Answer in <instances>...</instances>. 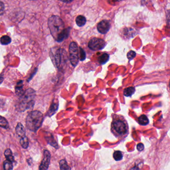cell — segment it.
<instances>
[{
  "instance_id": "cell-9",
  "label": "cell",
  "mask_w": 170,
  "mask_h": 170,
  "mask_svg": "<svg viewBox=\"0 0 170 170\" xmlns=\"http://www.w3.org/2000/svg\"><path fill=\"white\" fill-rule=\"evenodd\" d=\"M63 49H58L56 50L55 53V55H54V58H55V65L56 67L58 68H59L61 64H62V55H63Z\"/></svg>"
},
{
  "instance_id": "cell-21",
  "label": "cell",
  "mask_w": 170,
  "mask_h": 170,
  "mask_svg": "<svg viewBox=\"0 0 170 170\" xmlns=\"http://www.w3.org/2000/svg\"><path fill=\"white\" fill-rule=\"evenodd\" d=\"M3 168L4 170H13V163L9 161H5L3 163Z\"/></svg>"
},
{
  "instance_id": "cell-27",
  "label": "cell",
  "mask_w": 170,
  "mask_h": 170,
  "mask_svg": "<svg viewBox=\"0 0 170 170\" xmlns=\"http://www.w3.org/2000/svg\"><path fill=\"white\" fill-rule=\"evenodd\" d=\"M137 149L139 151H142L144 149V146L143 144L142 143H140L138 144V145H137Z\"/></svg>"
},
{
  "instance_id": "cell-26",
  "label": "cell",
  "mask_w": 170,
  "mask_h": 170,
  "mask_svg": "<svg viewBox=\"0 0 170 170\" xmlns=\"http://www.w3.org/2000/svg\"><path fill=\"white\" fill-rule=\"evenodd\" d=\"M136 56V53L135 51H130L129 52H128V53H127V58H128V59L131 61L132 59H133Z\"/></svg>"
},
{
  "instance_id": "cell-8",
  "label": "cell",
  "mask_w": 170,
  "mask_h": 170,
  "mask_svg": "<svg viewBox=\"0 0 170 170\" xmlns=\"http://www.w3.org/2000/svg\"><path fill=\"white\" fill-rule=\"evenodd\" d=\"M110 24L107 20L100 21L97 25V30L101 34H106L109 31Z\"/></svg>"
},
{
  "instance_id": "cell-10",
  "label": "cell",
  "mask_w": 170,
  "mask_h": 170,
  "mask_svg": "<svg viewBox=\"0 0 170 170\" xmlns=\"http://www.w3.org/2000/svg\"><path fill=\"white\" fill-rule=\"evenodd\" d=\"M70 30H71L70 28H68L64 29L62 31V33L58 36V38L56 39V41L58 42H62L63 40L68 38L69 36Z\"/></svg>"
},
{
  "instance_id": "cell-15",
  "label": "cell",
  "mask_w": 170,
  "mask_h": 170,
  "mask_svg": "<svg viewBox=\"0 0 170 170\" xmlns=\"http://www.w3.org/2000/svg\"><path fill=\"white\" fill-rule=\"evenodd\" d=\"M4 155L7 160L13 163L14 161V157L13 155V153L11 150L10 149H6L4 152Z\"/></svg>"
},
{
  "instance_id": "cell-2",
  "label": "cell",
  "mask_w": 170,
  "mask_h": 170,
  "mask_svg": "<svg viewBox=\"0 0 170 170\" xmlns=\"http://www.w3.org/2000/svg\"><path fill=\"white\" fill-rule=\"evenodd\" d=\"M44 120L41 112L34 110L29 113L26 118V126L30 131L36 132L41 127Z\"/></svg>"
},
{
  "instance_id": "cell-25",
  "label": "cell",
  "mask_w": 170,
  "mask_h": 170,
  "mask_svg": "<svg viewBox=\"0 0 170 170\" xmlns=\"http://www.w3.org/2000/svg\"><path fill=\"white\" fill-rule=\"evenodd\" d=\"M79 60L81 61H82L83 60H85L86 58V54L85 51L83 50L82 47H79Z\"/></svg>"
},
{
  "instance_id": "cell-5",
  "label": "cell",
  "mask_w": 170,
  "mask_h": 170,
  "mask_svg": "<svg viewBox=\"0 0 170 170\" xmlns=\"http://www.w3.org/2000/svg\"><path fill=\"white\" fill-rule=\"evenodd\" d=\"M69 59L70 63L73 67H76L78 63L79 49L76 42H72L69 47Z\"/></svg>"
},
{
  "instance_id": "cell-3",
  "label": "cell",
  "mask_w": 170,
  "mask_h": 170,
  "mask_svg": "<svg viewBox=\"0 0 170 170\" xmlns=\"http://www.w3.org/2000/svg\"><path fill=\"white\" fill-rule=\"evenodd\" d=\"M48 27L51 34L55 40L65 29V25L62 20L57 15H52L48 20Z\"/></svg>"
},
{
  "instance_id": "cell-6",
  "label": "cell",
  "mask_w": 170,
  "mask_h": 170,
  "mask_svg": "<svg viewBox=\"0 0 170 170\" xmlns=\"http://www.w3.org/2000/svg\"><path fill=\"white\" fill-rule=\"evenodd\" d=\"M105 46V41L103 39L98 38H93L88 43V47L94 51L102 50Z\"/></svg>"
},
{
  "instance_id": "cell-7",
  "label": "cell",
  "mask_w": 170,
  "mask_h": 170,
  "mask_svg": "<svg viewBox=\"0 0 170 170\" xmlns=\"http://www.w3.org/2000/svg\"><path fill=\"white\" fill-rule=\"evenodd\" d=\"M51 158L50 152L47 150L44 151L43 159L41 165H39V170H48L51 161Z\"/></svg>"
},
{
  "instance_id": "cell-19",
  "label": "cell",
  "mask_w": 170,
  "mask_h": 170,
  "mask_svg": "<svg viewBox=\"0 0 170 170\" xmlns=\"http://www.w3.org/2000/svg\"><path fill=\"white\" fill-rule=\"evenodd\" d=\"M11 38L8 35H4L1 38V43L3 45L8 44L11 42Z\"/></svg>"
},
{
  "instance_id": "cell-31",
  "label": "cell",
  "mask_w": 170,
  "mask_h": 170,
  "mask_svg": "<svg viewBox=\"0 0 170 170\" xmlns=\"http://www.w3.org/2000/svg\"><path fill=\"white\" fill-rule=\"evenodd\" d=\"M61 1L64 3H70L72 0H61Z\"/></svg>"
},
{
  "instance_id": "cell-22",
  "label": "cell",
  "mask_w": 170,
  "mask_h": 170,
  "mask_svg": "<svg viewBox=\"0 0 170 170\" xmlns=\"http://www.w3.org/2000/svg\"><path fill=\"white\" fill-rule=\"evenodd\" d=\"M113 158L117 161L121 160L123 158L122 153L120 151H116L113 153Z\"/></svg>"
},
{
  "instance_id": "cell-11",
  "label": "cell",
  "mask_w": 170,
  "mask_h": 170,
  "mask_svg": "<svg viewBox=\"0 0 170 170\" xmlns=\"http://www.w3.org/2000/svg\"><path fill=\"white\" fill-rule=\"evenodd\" d=\"M15 131L17 135L20 137V138H23L26 136L25 135V130L24 128V126L22 125L21 123H18L17 124L16 128H15Z\"/></svg>"
},
{
  "instance_id": "cell-16",
  "label": "cell",
  "mask_w": 170,
  "mask_h": 170,
  "mask_svg": "<svg viewBox=\"0 0 170 170\" xmlns=\"http://www.w3.org/2000/svg\"><path fill=\"white\" fill-rule=\"evenodd\" d=\"M109 59V55L107 53H104L98 58V61L101 65H104L108 61Z\"/></svg>"
},
{
  "instance_id": "cell-18",
  "label": "cell",
  "mask_w": 170,
  "mask_h": 170,
  "mask_svg": "<svg viewBox=\"0 0 170 170\" xmlns=\"http://www.w3.org/2000/svg\"><path fill=\"white\" fill-rule=\"evenodd\" d=\"M59 166L61 170H71V168L68 165L65 159H62L59 161Z\"/></svg>"
},
{
  "instance_id": "cell-28",
  "label": "cell",
  "mask_w": 170,
  "mask_h": 170,
  "mask_svg": "<svg viewBox=\"0 0 170 170\" xmlns=\"http://www.w3.org/2000/svg\"><path fill=\"white\" fill-rule=\"evenodd\" d=\"M0 7H1V14H2V12H3V10H4V4H3V2H1V6H0Z\"/></svg>"
},
{
  "instance_id": "cell-4",
  "label": "cell",
  "mask_w": 170,
  "mask_h": 170,
  "mask_svg": "<svg viewBox=\"0 0 170 170\" xmlns=\"http://www.w3.org/2000/svg\"><path fill=\"white\" fill-rule=\"evenodd\" d=\"M35 96V91L32 89H28L25 91L20 98L19 108L22 112L25 111L28 109L33 107L34 99Z\"/></svg>"
},
{
  "instance_id": "cell-1",
  "label": "cell",
  "mask_w": 170,
  "mask_h": 170,
  "mask_svg": "<svg viewBox=\"0 0 170 170\" xmlns=\"http://www.w3.org/2000/svg\"><path fill=\"white\" fill-rule=\"evenodd\" d=\"M111 131L117 138H124L129 132V126L123 116L114 114L111 123Z\"/></svg>"
},
{
  "instance_id": "cell-29",
  "label": "cell",
  "mask_w": 170,
  "mask_h": 170,
  "mask_svg": "<svg viewBox=\"0 0 170 170\" xmlns=\"http://www.w3.org/2000/svg\"><path fill=\"white\" fill-rule=\"evenodd\" d=\"M167 21L169 23H170V10L168 11L167 12Z\"/></svg>"
},
{
  "instance_id": "cell-12",
  "label": "cell",
  "mask_w": 170,
  "mask_h": 170,
  "mask_svg": "<svg viewBox=\"0 0 170 170\" xmlns=\"http://www.w3.org/2000/svg\"><path fill=\"white\" fill-rule=\"evenodd\" d=\"M58 106H59L58 103L55 100H53L51 106L49 107V110H48V113L49 116L51 117L55 114L56 111L58 110Z\"/></svg>"
},
{
  "instance_id": "cell-17",
  "label": "cell",
  "mask_w": 170,
  "mask_h": 170,
  "mask_svg": "<svg viewBox=\"0 0 170 170\" xmlns=\"http://www.w3.org/2000/svg\"><path fill=\"white\" fill-rule=\"evenodd\" d=\"M135 92V89L133 87H130L127 88L124 91V95L127 97L131 96Z\"/></svg>"
},
{
  "instance_id": "cell-13",
  "label": "cell",
  "mask_w": 170,
  "mask_h": 170,
  "mask_svg": "<svg viewBox=\"0 0 170 170\" xmlns=\"http://www.w3.org/2000/svg\"><path fill=\"white\" fill-rule=\"evenodd\" d=\"M75 21H76V25L78 27H82L85 25L86 22V19L85 17H84L83 15H78L76 17Z\"/></svg>"
},
{
  "instance_id": "cell-20",
  "label": "cell",
  "mask_w": 170,
  "mask_h": 170,
  "mask_svg": "<svg viewBox=\"0 0 170 170\" xmlns=\"http://www.w3.org/2000/svg\"><path fill=\"white\" fill-rule=\"evenodd\" d=\"M20 144L22 147L24 149H27L28 146V139L27 136L23 137V138H20Z\"/></svg>"
},
{
  "instance_id": "cell-30",
  "label": "cell",
  "mask_w": 170,
  "mask_h": 170,
  "mask_svg": "<svg viewBox=\"0 0 170 170\" xmlns=\"http://www.w3.org/2000/svg\"><path fill=\"white\" fill-rule=\"evenodd\" d=\"M129 170H139V168L137 166H134V167H133L130 168Z\"/></svg>"
},
{
  "instance_id": "cell-14",
  "label": "cell",
  "mask_w": 170,
  "mask_h": 170,
  "mask_svg": "<svg viewBox=\"0 0 170 170\" xmlns=\"http://www.w3.org/2000/svg\"><path fill=\"white\" fill-rule=\"evenodd\" d=\"M138 120L139 124L141 126H145L149 124V119H148L147 116L144 114H143L138 117Z\"/></svg>"
},
{
  "instance_id": "cell-23",
  "label": "cell",
  "mask_w": 170,
  "mask_h": 170,
  "mask_svg": "<svg viewBox=\"0 0 170 170\" xmlns=\"http://www.w3.org/2000/svg\"><path fill=\"white\" fill-rule=\"evenodd\" d=\"M0 126L2 128L8 129V123L6 119L3 116L1 117L0 119Z\"/></svg>"
},
{
  "instance_id": "cell-24",
  "label": "cell",
  "mask_w": 170,
  "mask_h": 170,
  "mask_svg": "<svg viewBox=\"0 0 170 170\" xmlns=\"http://www.w3.org/2000/svg\"><path fill=\"white\" fill-rule=\"evenodd\" d=\"M23 88V82L22 81H20L17 83V86L15 87V92L17 93H21Z\"/></svg>"
},
{
  "instance_id": "cell-32",
  "label": "cell",
  "mask_w": 170,
  "mask_h": 170,
  "mask_svg": "<svg viewBox=\"0 0 170 170\" xmlns=\"http://www.w3.org/2000/svg\"></svg>"
}]
</instances>
